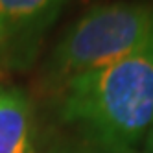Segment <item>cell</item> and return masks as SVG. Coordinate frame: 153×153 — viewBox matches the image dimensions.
I'll return each instance as SVG.
<instances>
[{"instance_id": "obj_4", "label": "cell", "mask_w": 153, "mask_h": 153, "mask_svg": "<svg viewBox=\"0 0 153 153\" xmlns=\"http://www.w3.org/2000/svg\"><path fill=\"white\" fill-rule=\"evenodd\" d=\"M0 153H37V118L30 96L0 83Z\"/></svg>"}, {"instance_id": "obj_5", "label": "cell", "mask_w": 153, "mask_h": 153, "mask_svg": "<svg viewBox=\"0 0 153 153\" xmlns=\"http://www.w3.org/2000/svg\"><path fill=\"white\" fill-rule=\"evenodd\" d=\"M42 153H137L133 148H118L107 146L102 142L70 135H50L42 144Z\"/></svg>"}, {"instance_id": "obj_3", "label": "cell", "mask_w": 153, "mask_h": 153, "mask_svg": "<svg viewBox=\"0 0 153 153\" xmlns=\"http://www.w3.org/2000/svg\"><path fill=\"white\" fill-rule=\"evenodd\" d=\"M68 0H0V72H24Z\"/></svg>"}, {"instance_id": "obj_2", "label": "cell", "mask_w": 153, "mask_h": 153, "mask_svg": "<svg viewBox=\"0 0 153 153\" xmlns=\"http://www.w3.org/2000/svg\"><path fill=\"white\" fill-rule=\"evenodd\" d=\"M153 46V2L118 0L92 6L67 30L42 70V85L56 92L79 74Z\"/></svg>"}, {"instance_id": "obj_1", "label": "cell", "mask_w": 153, "mask_h": 153, "mask_svg": "<svg viewBox=\"0 0 153 153\" xmlns=\"http://www.w3.org/2000/svg\"><path fill=\"white\" fill-rule=\"evenodd\" d=\"M53 94L57 120L72 133L133 148L153 126V46L76 76Z\"/></svg>"}, {"instance_id": "obj_6", "label": "cell", "mask_w": 153, "mask_h": 153, "mask_svg": "<svg viewBox=\"0 0 153 153\" xmlns=\"http://www.w3.org/2000/svg\"><path fill=\"white\" fill-rule=\"evenodd\" d=\"M144 153H153V126L148 131L146 140H144Z\"/></svg>"}]
</instances>
